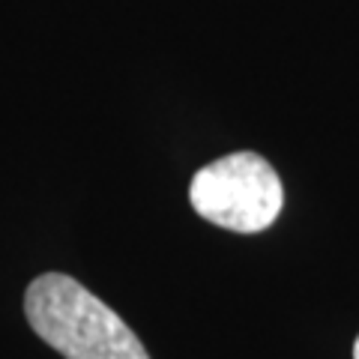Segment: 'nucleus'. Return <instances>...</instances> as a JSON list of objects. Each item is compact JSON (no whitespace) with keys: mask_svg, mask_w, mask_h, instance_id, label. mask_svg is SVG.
<instances>
[{"mask_svg":"<svg viewBox=\"0 0 359 359\" xmlns=\"http://www.w3.org/2000/svg\"><path fill=\"white\" fill-rule=\"evenodd\" d=\"M25 314L33 332L66 359H150L114 309L63 273L33 278Z\"/></svg>","mask_w":359,"mask_h":359,"instance_id":"obj_1","label":"nucleus"},{"mask_svg":"<svg viewBox=\"0 0 359 359\" xmlns=\"http://www.w3.org/2000/svg\"><path fill=\"white\" fill-rule=\"evenodd\" d=\"M189 201L201 219L224 231L257 233L278 219L285 189L264 156L240 150L201 168L189 183Z\"/></svg>","mask_w":359,"mask_h":359,"instance_id":"obj_2","label":"nucleus"},{"mask_svg":"<svg viewBox=\"0 0 359 359\" xmlns=\"http://www.w3.org/2000/svg\"><path fill=\"white\" fill-rule=\"evenodd\" d=\"M353 359H359V335H356V344H353Z\"/></svg>","mask_w":359,"mask_h":359,"instance_id":"obj_3","label":"nucleus"}]
</instances>
